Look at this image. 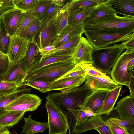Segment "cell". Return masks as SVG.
Returning a JSON list of instances; mask_svg holds the SVG:
<instances>
[{"label":"cell","instance_id":"17","mask_svg":"<svg viewBox=\"0 0 134 134\" xmlns=\"http://www.w3.org/2000/svg\"><path fill=\"white\" fill-rule=\"evenodd\" d=\"M122 120L134 119V97L131 95L120 99L114 108Z\"/></svg>","mask_w":134,"mask_h":134},{"label":"cell","instance_id":"33","mask_svg":"<svg viewBox=\"0 0 134 134\" xmlns=\"http://www.w3.org/2000/svg\"><path fill=\"white\" fill-rule=\"evenodd\" d=\"M40 0H14L15 8L24 12H32L38 5Z\"/></svg>","mask_w":134,"mask_h":134},{"label":"cell","instance_id":"39","mask_svg":"<svg viewBox=\"0 0 134 134\" xmlns=\"http://www.w3.org/2000/svg\"><path fill=\"white\" fill-rule=\"evenodd\" d=\"M23 86L18 87L14 82L0 81V96L12 93Z\"/></svg>","mask_w":134,"mask_h":134},{"label":"cell","instance_id":"47","mask_svg":"<svg viewBox=\"0 0 134 134\" xmlns=\"http://www.w3.org/2000/svg\"><path fill=\"white\" fill-rule=\"evenodd\" d=\"M55 48V47L53 45L46 46L39 51L40 55L42 57Z\"/></svg>","mask_w":134,"mask_h":134},{"label":"cell","instance_id":"18","mask_svg":"<svg viewBox=\"0 0 134 134\" xmlns=\"http://www.w3.org/2000/svg\"><path fill=\"white\" fill-rule=\"evenodd\" d=\"M24 12L15 8L2 17L6 29L11 36L15 35Z\"/></svg>","mask_w":134,"mask_h":134},{"label":"cell","instance_id":"27","mask_svg":"<svg viewBox=\"0 0 134 134\" xmlns=\"http://www.w3.org/2000/svg\"><path fill=\"white\" fill-rule=\"evenodd\" d=\"M122 86H119L109 91L104 100L102 107L98 115L105 114L109 115L114 109V105L118 98Z\"/></svg>","mask_w":134,"mask_h":134},{"label":"cell","instance_id":"29","mask_svg":"<svg viewBox=\"0 0 134 134\" xmlns=\"http://www.w3.org/2000/svg\"><path fill=\"white\" fill-rule=\"evenodd\" d=\"M26 86L23 85L12 93L0 96V114L5 112L6 107L18 97L24 94L30 93L31 88Z\"/></svg>","mask_w":134,"mask_h":134},{"label":"cell","instance_id":"28","mask_svg":"<svg viewBox=\"0 0 134 134\" xmlns=\"http://www.w3.org/2000/svg\"><path fill=\"white\" fill-rule=\"evenodd\" d=\"M41 57L39 52V48L37 44L32 41H30L24 57L27 75L36 61Z\"/></svg>","mask_w":134,"mask_h":134},{"label":"cell","instance_id":"13","mask_svg":"<svg viewBox=\"0 0 134 134\" xmlns=\"http://www.w3.org/2000/svg\"><path fill=\"white\" fill-rule=\"evenodd\" d=\"M57 14L48 22L42 24L36 34L31 41L37 44L39 51L46 46L53 45L51 32Z\"/></svg>","mask_w":134,"mask_h":134},{"label":"cell","instance_id":"16","mask_svg":"<svg viewBox=\"0 0 134 134\" xmlns=\"http://www.w3.org/2000/svg\"><path fill=\"white\" fill-rule=\"evenodd\" d=\"M109 91L104 90L93 91L86 99L82 107L83 109L88 107L96 115H98Z\"/></svg>","mask_w":134,"mask_h":134},{"label":"cell","instance_id":"23","mask_svg":"<svg viewBox=\"0 0 134 134\" xmlns=\"http://www.w3.org/2000/svg\"><path fill=\"white\" fill-rule=\"evenodd\" d=\"M25 124L22 127L21 133L34 134L42 133L48 128V122H40L33 120L31 115L23 118Z\"/></svg>","mask_w":134,"mask_h":134},{"label":"cell","instance_id":"52","mask_svg":"<svg viewBox=\"0 0 134 134\" xmlns=\"http://www.w3.org/2000/svg\"><path fill=\"white\" fill-rule=\"evenodd\" d=\"M83 111L86 116L89 117L96 115L91 109L88 107L86 108Z\"/></svg>","mask_w":134,"mask_h":134},{"label":"cell","instance_id":"1","mask_svg":"<svg viewBox=\"0 0 134 134\" xmlns=\"http://www.w3.org/2000/svg\"><path fill=\"white\" fill-rule=\"evenodd\" d=\"M87 89L84 83L77 87L49 94L47 100L68 110L83 107L87 97L93 92Z\"/></svg>","mask_w":134,"mask_h":134},{"label":"cell","instance_id":"20","mask_svg":"<svg viewBox=\"0 0 134 134\" xmlns=\"http://www.w3.org/2000/svg\"><path fill=\"white\" fill-rule=\"evenodd\" d=\"M108 1L96 6L84 20L83 23L85 24L96 20L116 14L111 5L108 3Z\"/></svg>","mask_w":134,"mask_h":134},{"label":"cell","instance_id":"44","mask_svg":"<svg viewBox=\"0 0 134 134\" xmlns=\"http://www.w3.org/2000/svg\"><path fill=\"white\" fill-rule=\"evenodd\" d=\"M109 126L112 134H129L123 128L112 122L109 119L105 122Z\"/></svg>","mask_w":134,"mask_h":134},{"label":"cell","instance_id":"37","mask_svg":"<svg viewBox=\"0 0 134 134\" xmlns=\"http://www.w3.org/2000/svg\"><path fill=\"white\" fill-rule=\"evenodd\" d=\"M63 7L53 3L42 15L39 20L42 24L48 22L54 17Z\"/></svg>","mask_w":134,"mask_h":134},{"label":"cell","instance_id":"15","mask_svg":"<svg viewBox=\"0 0 134 134\" xmlns=\"http://www.w3.org/2000/svg\"><path fill=\"white\" fill-rule=\"evenodd\" d=\"M85 25L83 23L70 26L67 25L61 31L53 42L55 48L59 47L74 37L84 33Z\"/></svg>","mask_w":134,"mask_h":134},{"label":"cell","instance_id":"46","mask_svg":"<svg viewBox=\"0 0 134 134\" xmlns=\"http://www.w3.org/2000/svg\"><path fill=\"white\" fill-rule=\"evenodd\" d=\"M126 49H134V37L122 42Z\"/></svg>","mask_w":134,"mask_h":134},{"label":"cell","instance_id":"10","mask_svg":"<svg viewBox=\"0 0 134 134\" xmlns=\"http://www.w3.org/2000/svg\"><path fill=\"white\" fill-rule=\"evenodd\" d=\"M27 76L24 57L16 64L9 63L8 69L3 76L2 81L14 82L17 86H23V83Z\"/></svg>","mask_w":134,"mask_h":134},{"label":"cell","instance_id":"5","mask_svg":"<svg viewBox=\"0 0 134 134\" xmlns=\"http://www.w3.org/2000/svg\"><path fill=\"white\" fill-rule=\"evenodd\" d=\"M76 65L71 58L65 61L53 63L28 74L24 81L39 80L52 82L71 70Z\"/></svg>","mask_w":134,"mask_h":134},{"label":"cell","instance_id":"6","mask_svg":"<svg viewBox=\"0 0 134 134\" xmlns=\"http://www.w3.org/2000/svg\"><path fill=\"white\" fill-rule=\"evenodd\" d=\"M45 106L48 114L49 134H66L69 126L67 115L63 109L48 100Z\"/></svg>","mask_w":134,"mask_h":134},{"label":"cell","instance_id":"30","mask_svg":"<svg viewBox=\"0 0 134 134\" xmlns=\"http://www.w3.org/2000/svg\"><path fill=\"white\" fill-rule=\"evenodd\" d=\"M71 55H50L42 59L40 58L35 62L28 74L46 66L65 61L71 59Z\"/></svg>","mask_w":134,"mask_h":134},{"label":"cell","instance_id":"14","mask_svg":"<svg viewBox=\"0 0 134 134\" xmlns=\"http://www.w3.org/2000/svg\"><path fill=\"white\" fill-rule=\"evenodd\" d=\"M84 85L86 88L93 91L100 90L111 91L119 86L113 80L100 77L86 75Z\"/></svg>","mask_w":134,"mask_h":134},{"label":"cell","instance_id":"41","mask_svg":"<svg viewBox=\"0 0 134 134\" xmlns=\"http://www.w3.org/2000/svg\"><path fill=\"white\" fill-rule=\"evenodd\" d=\"M36 18L32 12H24L15 35L18 36L29 24Z\"/></svg>","mask_w":134,"mask_h":134},{"label":"cell","instance_id":"25","mask_svg":"<svg viewBox=\"0 0 134 134\" xmlns=\"http://www.w3.org/2000/svg\"><path fill=\"white\" fill-rule=\"evenodd\" d=\"M24 111H5L0 114V129L12 127L23 118Z\"/></svg>","mask_w":134,"mask_h":134},{"label":"cell","instance_id":"21","mask_svg":"<svg viewBox=\"0 0 134 134\" xmlns=\"http://www.w3.org/2000/svg\"><path fill=\"white\" fill-rule=\"evenodd\" d=\"M69 3L63 8L58 12L54 23L51 32L52 43L64 29L68 25Z\"/></svg>","mask_w":134,"mask_h":134},{"label":"cell","instance_id":"32","mask_svg":"<svg viewBox=\"0 0 134 134\" xmlns=\"http://www.w3.org/2000/svg\"><path fill=\"white\" fill-rule=\"evenodd\" d=\"M11 36L8 32L3 19H0V51L7 55Z\"/></svg>","mask_w":134,"mask_h":134},{"label":"cell","instance_id":"19","mask_svg":"<svg viewBox=\"0 0 134 134\" xmlns=\"http://www.w3.org/2000/svg\"><path fill=\"white\" fill-rule=\"evenodd\" d=\"M86 75L55 80L51 83L49 91H61L79 87L85 81Z\"/></svg>","mask_w":134,"mask_h":134},{"label":"cell","instance_id":"49","mask_svg":"<svg viewBox=\"0 0 134 134\" xmlns=\"http://www.w3.org/2000/svg\"><path fill=\"white\" fill-rule=\"evenodd\" d=\"M15 8L14 7H3L0 6V19L7 12Z\"/></svg>","mask_w":134,"mask_h":134},{"label":"cell","instance_id":"53","mask_svg":"<svg viewBox=\"0 0 134 134\" xmlns=\"http://www.w3.org/2000/svg\"><path fill=\"white\" fill-rule=\"evenodd\" d=\"M134 68V58L130 60L128 62L127 66V71H130Z\"/></svg>","mask_w":134,"mask_h":134},{"label":"cell","instance_id":"11","mask_svg":"<svg viewBox=\"0 0 134 134\" xmlns=\"http://www.w3.org/2000/svg\"><path fill=\"white\" fill-rule=\"evenodd\" d=\"M92 130H97L99 134H112L110 127L100 115L93 116L83 124L75 126L72 134H79Z\"/></svg>","mask_w":134,"mask_h":134},{"label":"cell","instance_id":"4","mask_svg":"<svg viewBox=\"0 0 134 134\" xmlns=\"http://www.w3.org/2000/svg\"><path fill=\"white\" fill-rule=\"evenodd\" d=\"M116 14L96 20L85 24V31H117L134 29V16Z\"/></svg>","mask_w":134,"mask_h":134},{"label":"cell","instance_id":"56","mask_svg":"<svg viewBox=\"0 0 134 134\" xmlns=\"http://www.w3.org/2000/svg\"><path fill=\"white\" fill-rule=\"evenodd\" d=\"M3 80V76L0 75V81H2Z\"/></svg>","mask_w":134,"mask_h":134},{"label":"cell","instance_id":"31","mask_svg":"<svg viewBox=\"0 0 134 134\" xmlns=\"http://www.w3.org/2000/svg\"><path fill=\"white\" fill-rule=\"evenodd\" d=\"M42 24L40 20L35 18L29 24L18 36L29 41H31L40 29Z\"/></svg>","mask_w":134,"mask_h":134},{"label":"cell","instance_id":"26","mask_svg":"<svg viewBox=\"0 0 134 134\" xmlns=\"http://www.w3.org/2000/svg\"><path fill=\"white\" fill-rule=\"evenodd\" d=\"M96 6L68 11V25L73 26L83 23Z\"/></svg>","mask_w":134,"mask_h":134},{"label":"cell","instance_id":"8","mask_svg":"<svg viewBox=\"0 0 134 134\" xmlns=\"http://www.w3.org/2000/svg\"><path fill=\"white\" fill-rule=\"evenodd\" d=\"M41 99L37 96L25 93L18 97L5 108V111H33L40 105Z\"/></svg>","mask_w":134,"mask_h":134},{"label":"cell","instance_id":"54","mask_svg":"<svg viewBox=\"0 0 134 134\" xmlns=\"http://www.w3.org/2000/svg\"><path fill=\"white\" fill-rule=\"evenodd\" d=\"M9 128L7 127L0 129V134H11Z\"/></svg>","mask_w":134,"mask_h":134},{"label":"cell","instance_id":"50","mask_svg":"<svg viewBox=\"0 0 134 134\" xmlns=\"http://www.w3.org/2000/svg\"><path fill=\"white\" fill-rule=\"evenodd\" d=\"M129 88L130 91V95L134 97V77L131 76H130Z\"/></svg>","mask_w":134,"mask_h":134},{"label":"cell","instance_id":"38","mask_svg":"<svg viewBox=\"0 0 134 134\" xmlns=\"http://www.w3.org/2000/svg\"><path fill=\"white\" fill-rule=\"evenodd\" d=\"M109 119L123 128L129 134H134V119L122 120L116 118H111Z\"/></svg>","mask_w":134,"mask_h":134},{"label":"cell","instance_id":"24","mask_svg":"<svg viewBox=\"0 0 134 134\" xmlns=\"http://www.w3.org/2000/svg\"><path fill=\"white\" fill-rule=\"evenodd\" d=\"M116 14L134 16V0H109Z\"/></svg>","mask_w":134,"mask_h":134},{"label":"cell","instance_id":"9","mask_svg":"<svg viewBox=\"0 0 134 134\" xmlns=\"http://www.w3.org/2000/svg\"><path fill=\"white\" fill-rule=\"evenodd\" d=\"M30 41L15 35L11 36L7 56L9 62L16 64L25 57Z\"/></svg>","mask_w":134,"mask_h":134},{"label":"cell","instance_id":"2","mask_svg":"<svg viewBox=\"0 0 134 134\" xmlns=\"http://www.w3.org/2000/svg\"><path fill=\"white\" fill-rule=\"evenodd\" d=\"M125 48L122 43L105 47L94 48L92 56V66L106 75H110V69Z\"/></svg>","mask_w":134,"mask_h":134},{"label":"cell","instance_id":"51","mask_svg":"<svg viewBox=\"0 0 134 134\" xmlns=\"http://www.w3.org/2000/svg\"><path fill=\"white\" fill-rule=\"evenodd\" d=\"M53 3L58 5L64 7L71 0H53Z\"/></svg>","mask_w":134,"mask_h":134},{"label":"cell","instance_id":"55","mask_svg":"<svg viewBox=\"0 0 134 134\" xmlns=\"http://www.w3.org/2000/svg\"><path fill=\"white\" fill-rule=\"evenodd\" d=\"M8 58L7 55L3 54L0 51V59H5Z\"/></svg>","mask_w":134,"mask_h":134},{"label":"cell","instance_id":"12","mask_svg":"<svg viewBox=\"0 0 134 134\" xmlns=\"http://www.w3.org/2000/svg\"><path fill=\"white\" fill-rule=\"evenodd\" d=\"M94 48L87 39L82 36L71 55L75 64H93L92 54Z\"/></svg>","mask_w":134,"mask_h":134},{"label":"cell","instance_id":"36","mask_svg":"<svg viewBox=\"0 0 134 134\" xmlns=\"http://www.w3.org/2000/svg\"><path fill=\"white\" fill-rule=\"evenodd\" d=\"M73 115L74 119L73 126L71 134L73 128L75 126L81 125L84 123L88 119L89 117L85 115L82 107L77 109H69L68 110Z\"/></svg>","mask_w":134,"mask_h":134},{"label":"cell","instance_id":"42","mask_svg":"<svg viewBox=\"0 0 134 134\" xmlns=\"http://www.w3.org/2000/svg\"><path fill=\"white\" fill-rule=\"evenodd\" d=\"M53 3V0H40L38 5L32 12L36 18L39 20L42 15Z\"/></svg>","mask_w":134,"mask_h":134},{"label":"cell","instance_id":"48","mask_svg":"<svg viewBox=\"0 0 134 134\" xmlns=\"http://www.w3.org/2000/svg\"><path fill=\"white\" fill-rule=\"evenodd\" d=\"M13 0H0L2 2L1 6L3 7H14Z\"/></svg>","mask_w":134,"mask_h":134},{"label":"cell","instance_id":"34","mask_svg":"<svg viewBox=\"0 0 134 134\" xmlns=\"http://www.w3.org/2000/svg\"><path fill=\"white\" fill-rule=\"evenodd\" d=\"M102 3L100 0H71L68 6V10L96 6Z\"/></svg>","mask_w":134,"mask_h":134},{"label":"cell","instance_id":"45","mask_svg":"<svg viewBox=\"0 0 134 134\" xmlns=\"http://www.w3.org/2000/svg\"><path fill=\"white\" fill-rule=\"evenodd\" d=\"M8 58L5 59H0V75L3 76L7 71L9 65Z\"/></svg>","mask_w":134,"mask_h":134},{"label":"cell","instance_id":"22","mask_svg":"<svg viewBox=\"0 0 134 134\" xmlns=\"http://www.w3.org/2000/svg\"><path fill=\"white\" fill-rule=\"evenodd\" d=\"M80 34L72 39L66 42L41 57L42 59L52 55H71L82 37Z\"/></svg>","mask_w":134,"mask_h":134},{"label":"cell","instance_id":"40","mask_svg":"<svg viewBox=\"0 0 134 134\" xmlns=\"http://www.w3.org/2000/svg\"><path fill=\"white\" fill-rule=\"evenodd\" d=\"M86 71V75L102 77L110 80L112 79L108 76L93 67L92 64H81Z\"/></svg>","mask_w":134,"mask_h":134},{"label":"cell","instance_id":"43","mask_svg":"<svg viewBox=\"0 0 134 134\" xmlns=\"http://www.w3.org/2000/svg\"><path fill=\"white\" fill-rule=\"evenodd\" d=\"M85 74L86 71L85 70L81 65L79 64L76 65L71 70L56 80L65 78L75 77Z\"/></svg>","mask_w":134,"mask_h":134},{"label":"cell","instance_id":"58","mask_svg":"<svg viewBox=\"0 0 134 134\" xmlns=\"http://www.w3.org/2000/svg\"><path fill=\"white\" fill-rule=\"evenodd\" d=\"M63 134L61 133H55V134Z\"/></svg>","mask_w":134,"mask_h":134},{"label":"cell","instance_id":"57","mask_svg":"<svg viewBox=\"0 0 134 134\" xmlns=\"http://www.w3.org/2000/svg\"><path fill=\"white\" fill-rule=\"evenodd\" d=\"M2 3V2L1 1H0V6H1V5Z\"/></svg>","mask_w":134,"mask_h":134},{"label":"cell","instance_id":"7","mask_svg":"<svg viewBox=\"0 0 134 134\" xmlns=\"http://www.w3.org/2000/svg\"><path fill=\"white\" fill-rule=\"evenodd\" d=\"M133 58L134 49H126L119 56L110 71V76L115 82L129 87L130 76L127 66L129 62Z\"/></svg>","mask_w":134,"mask_h":134},{"label":"cell","instance_id":"3","mask_svg":"<svg viewBox=\"0 0 134 134\" xmlns=\"http://www.w3.org/2000/svg\"><path fill=\"white\" fill-rule=\"evenodd\" d=\"M134 29L117 31H84L87 40L94 48H100L121 42H123L134 37Z\"/></svg>","mask_w":134,"mask_h":134},{"label":"cell","instance_id":"35","mask_svg":"<svg viewBox=\"0 0 134 134\" xmlns=\"http://www.w3.org/2000/svg\"><path fill=\"white\" fill-rule=\"evenodd\" d=\"M52 82L39 80H27L24 81L23 85L29 86L43 93L49 91Z\"/></svg>","mask_w":134,"mask_h":134}]
</instances>
